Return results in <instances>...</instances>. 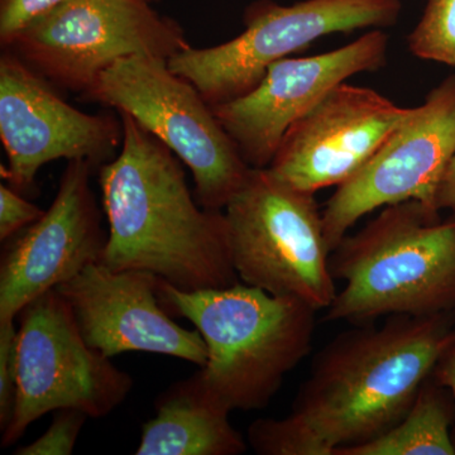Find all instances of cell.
<instances>
[{"instance_id": "obj_1", "label": "cell", "mask_w": 455, "mask_h": 455, "mask_svg": "<svg viewBox=\"0 0 455 455\" xmlns=\"http://www.w3.org/2000/svg\"><path fill=\"white\" fill-rule=\"evenodd\" d=\"M353 326L317 353L289 415L248 427L257 454L340 455L379 438L405 418L455 346V310Z\"/></svg>"}, {"instance_id": "obj_2", "label": "cell", "mask_w": 455, "mask_h": 455, "mask_svg": "<svg viewBox=\"0 0 455 455\" xmlns=\"http://www.w3.org/2000/svg\"><path fill=\"white\" fill-rule=\"evenodd\" d=\"M118 113L121 152L99 169L109 224L100 263L149 272L184 291L239 283L224 212L203 208L178 156L130 114Z\"/></svg>"}, {"instance_id": "obj_3", "label": "cell", "mask_w": 455, "mask_h": 455, "mask_svg": "<svg viewBox=\"0 0 455 455\" xmlns=\"http://www.w3.org/2000/svg\"><path fill=\"white\" fill-rule=\"evenodd\" d=\"M157 291L171 316L185 317L202 334L208 359L194 376L230 412L267 407L313 348L317 311L291 296L243 283L184 291L164 280Z\"/></svg>"}, {"instance_id": "obj_4", "label": "cell", "mask_w": 455, "mask_h": 455, "mask_svg": "<svg viewBox=\"0 0 455 455\" xmlns=\"http://www.w3.org/2000/svg\"><path fill=\"white\" fill-rule=\"evenodd\" d=\"M344 283L326 322L370 324L383 316H427L455 310V214L419 200L385 206L331 254Z\"/></svg>"}, {"instance_id": "obj_5", "label": "cell", "mask_w": 455, "mask_h": 455, "mask_svg": "<svg viewBox=\"0 0 455 455\" xmlns=\"http://www.w3.org/2000/svg\"><path fill=\"white\" fill-rule=\"evenodd\" d=\"M224 215L242 283L299 299L316 311L331 307L338 291L315 194L269 169H252Z\"/></svg>"}, {"instance_id": "obj_6", "label": "cell", "mask_w": 455, "mask_h": 455, "mask_svg": "<svg viewBox=\"0 0 455 455\" xmlns=\"http://www.w3.org/2000/svg\"><path fill=\"white\" fill-rule=\"evenodd\" d=\"M85 98L130 114L169 147L193 173L203 208L223 212L252 170L211 104L163 57L119 60L99 76Z\"/></svg>"}, {"instance_id": "obj_7", "label": "cell", "mask_w": 455, "mask_h": 455, "mask_svg": "<svg viewBox=\"0 0 455 455\" xmlns=\"http://www.w3.org/2000/svg\"><path fill=\"white\" fill-rule=\"evenodd\" d=\"M401 12V0H301L291 5L259 0L245 12L241 35L209 49L188 47L167 64L214 107L243 97L269 66L317 38L394 26Z\"/></svg>"}, {"instance_id": "obj_8", "label": "cell", "mask_w": 455, "mask_h": 455, "mask_svg": "<svg viewBox=\"0 0 455 455\" xmlns=\"http://www.w3.org/2000/svg\"><path fill=\"white\" fill-rule=\"evenodd\" d=\"M20 319L16 405L2 431V448L13 445L49 412L76 409L100 419L124 403L133 379L86 343L56 289L27 305Z\"/></svg>"}, {"instance_id": "obj_9", "label": "cell", "mask_w": 455, "mask_h": 455, "mask_svg": "<svg viewBox=\"0 0 455 455\" xmlns=\"http://www.w3.org/2000/svg\"><path fill=\"white\" fill-rule=\"evenodd\" d=\"M188 47L184 29L149 0H64L23 29L8 50L49 82L86 95L119 60H169Z\"/></svg>"}, {"instance_id": "obj_10", "label": "cell", "mask_w": 455, "mask_h": 455, "mask_svg": "<svg viewBox=\"0 0 455 455\" xmlns=\"http://www.w3.org/2000/svg\"><path fill=\"white\" fill-rule=\"evenodd\" d=\"M455 155V76L431 90L323 209L331 252L364 215L419 200L435 206L440 181Z\"/></svg>"}, {"instance_id": "obj_11", "label": "cell", "mask_w": 455, "mask_h": 455, "mask_svg": "<svg viewBox=\"0 0 455 455\" xmlns=\"http://www.w3.org/2000/svg\"><path fill=\"white\" fill-rule=\"evenodd\" d=\"M123 123L66 103L46 77L13 51L0 57V139L7 152L3 176L17 191L32 187L51 161L83 160L100 167L122 146Z\"/></svg>"}, {"instance_id": "obj_12", "label": "cell", "mask_w": 455, "mask_h": 455, "mask_svg": "<svg viewBox=\"0 0 455 455\" xmlns=\"http://www.w3.org/2000/svg\"><path fill=\"white\" fill-rule=\"evenodd\" d=\"M381 28L347 46L310 57L280 60L243 97L212 107L245 163L267 169L286 132L331 90L361 73L379 70L387 59Z\"/></svg>"}, {"instance_id": "obj_13", "label": "cell", "mask_w": 455, "mask_h": 455, "mask_svg": "<svg viewBox=\"0 0 455 455\" xmlns=\"http://www.w3.org/2000/svg\"><path fill=\"white\" fill-rule=\"evenodd\" d=\"M92 166L68 161L55 199L41 220L8 239L0 259V322L100 263L108 235L92 190Z\"/></svg>"}, {"instance_id": "obj_14", "label": "cell", "mask_w": 455, "mask_h": 455, "mask_svg": "<svg viewBox=\"0 0 455 455\" xmlns=\"http://www.w3.org/2000/svg\"><path fill=\"white\" fill-rule=\"evenodd\" d=\"M411 109L372 89L340 84L286 132L267 169L307 193L339 187L371 160Z\"/></svg>"}, {"instance_id": "obj_15", "label": "cell", "mask_w": 455, "mask_h": 455, "mask_svg": "<svg viewBox=\"0 0 455 455\" xmlns=\"http://www.w3.org/2000/svg\"><path fill=\"white\" fill-rule=\"evenodd\" d=\"M160 280L149 272L94 263L56 290L70 305L84 339L106 357L156 353L203 367L205 341L197 329L173 322L158 298Z\"/></svg>"}, {"instance_id": "obj_16", "label": "cell", "mask_w": 455, "mask_h": 455, "mask_svg": "<svg viewBox=\"0 0 455 455\" xmlns=\"http://www.w3.org/2000/svg\"><path fill=\"white\" fill-rule=\"evenodd\" d=\"M156 416L143 424L137 455H241L248 445L196 377L171 385L156 398Z\"/></svg>"}, {"instance_id": "obj_17", "label": "cell", "mask_w": 455, "mask_h": 455, "mask_svg": "<svg viewBox=\"0 0 455 455\" xmlns=\"http://www.w3.org/2000/svg\"><path fill=\"white\" fill-rule=\"evenodd\" d=\"M454 427V398L431 374L400 423L340 455H455Z\"/></svg>"}, {"instance_id": "obj_18", "label": "cell", "mask_w": 455, "mask_h": 455, "mask_svg": "<svg viewBox=\"0 0 455 455\" xmlns=\"http://www.w3.org/2000/svg\"><path fill=\"white\" fill-rule=\"evenodd\" d=\"M407 44L419 59L455 68V0H427Z\"/></svg>"}, {"instance_id": "obj_19", "label": "cell", "mask_w": 455, "mask_h": 455, "mask_svg": "<svg viewBox=\"0 0 455 455\" xmlns=\"http://www.w3.org/2000/svg\"><path fill=\"white\" fill-rule=\"evenodd\" d=\"M89 416L76 409L55 411L52 424L40 438L16 449V455H70Z\"/></svg>"}, {"instance_id": "obj_20", "label": "cell", "mask_w": 455, "mask_h": 455, "mask_svg": "<svg viewBox=\"0 0 455 455\" xmlns=\"http://www.w3.org/2000/svg\"><path fill=\"white\" fill-rule=\"evenodd\" d=\"M16 320L0 322V430L11 423L17 398Z\"/></svg>"}, {"instance_id": "obj_21", "label": "cell", "mask_w": 455, "mask_h": 455, "mask_svg": "<svg viewBox=\"0 0 455 455\" xmlns=\"http://www.w3.org/2000/svg\"><path fill=\"white\" fill-rule=\"evenodd\" d=\"M64 0H0V42L8 49L18 35Z\"/></svg>"}, {"instance_id": "obj_22", "label": "cell", "mask_w": 455, "mask_h": 455, "mask_svg": "<svg viewBox=\"0 0 455 455\" xmlns=\"http://www.w3.org/2000/svg\"><path fill=\"white\" fill-rule=\"evenodd\" d=\"M44 214V211L23 199L16 188L0 185V241L13 238L25 228L41 220Z\"/></svg>"}, {"instance_id": "obj_23", "label": "cell", "mask_w": 455, "mask_h": 455, "mask_svg": "<svg viewBox=\"0 0 455 455\" xmlns=\"http://www.w3.org/2000/svg\"><path fill=\"white\" fill-rule=\"evenodd\" d=\"M434 204L440 212L443 209L455 212V155L440 181Z\"/></svg>"}, {"instance_id": "obj_24", "label": "cell", "mask_w": 455, "mask_h": 455, "mask_svg": "<svg viewBox=\"0 0 455 455\" xmlns=\"http://www.w3.org/2000/svg\"><path fill=\"white\" fill-rule=\"evenodd\" d=\"M433 377L440 385L444 386V387H447L448 390L451 391L455 403V346L451 347V348L445 353L444 357L440 359L438 366L434 370ZM453 434L455 443V427Z\"/></svg>"}]
</instances>
